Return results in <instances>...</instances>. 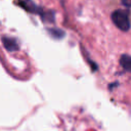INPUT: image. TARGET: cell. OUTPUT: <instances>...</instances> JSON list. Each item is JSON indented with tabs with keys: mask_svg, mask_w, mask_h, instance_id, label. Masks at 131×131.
Segmentation results:
<instances>
[{
	"mask_svg": "<svg viewBox=\"0 0 131 131\" xmlns=\"http://www.w3.org/2000/svg\"><path fill=\"white\" fill-rule=\"evenodd\" d=\"M112 20L116 25L117 28H119L121 31H128L130 29V19H129V12L125 9H117L115 10L112 15Z\"/></svg>",
	"mask_w": 131,
	"mask_h": 131,
	"instance_id": "cell-1",
	"label": "cell"
},
{
	"mask_svg": "<svg viewBox=\"0 0 131 131\" xmlns=\"http://www.w3.org/2000/svg\"><path fill=\"white\" fill-rule=\"evenodd\" d=\"M2 42H3V45L4 47L9 50V51H12V50H17L18 49V45H17V42L15 41V39L13 38H10V37H3L2 38Z\"/></svg>",
	"mask_w": 131,
	"mask_h": 131,
	"instance_id": "cell-3",
	"label": "cell"
},
{
	"mask_svg": "<svg viewBox=\"0 0 131 131\" xmlns=\"http://www.w3.org/2000/svg\"><path fill=\"white\" fill-rule=\"evenodd\" d=\"M120 63L121 66L127 70L128 72H131V56L130 55H122V57L120 58Z\"/></svg>",
	"mask_w": 131,
	"mask_h": 131,
	"instance_id": "cell-4",
	"label": "cell"
},
{
	"mask_svg": "<svg viewBox=\"0 0 131 131\" xmlns=\"http://www.w3.org/2000/svg\"><path fill=\"white\" fill-rule=\"evenodd\" d=\"M19 6H21L24 9L32 13H40V14L42 13V9L37 4H35L32 0H21L19 1Z\"/></svg>",
	"mask_w": 131,
	"mask_h": 131,
	"instance_id": "cell-2",
	"label": "cell"
},
{
	"mask_svg": "<svg viewBox=\"0 0 131 131\" xmlns=\"http://www.w3.org/2000/svg\"><path fill=\"white\" fill-rule=\"evenodd\" d=\"M122 4L124 6H126L127 8H130L131 7V0H121Z\"/></svg>",
	"mask_w": 131,
	"mask_h": 131,
	"instance_id": "cell-7",
	"label": "cell"
},
{
	"mask_svg": "<svg viewBox=\"0 0 131 131\" xmlns=\"http://www.w3.org/2000/svg\"><path fill=\"white\" fill-rule=\"evenodd\" d=\"M48 31H49V33H50L53 37H56V38H62L61 36L64 35V33H63L61 30H59V29H49Z\"/></svg>",
	"mask_w": 131,
	"mask_h": 131,
	"instance_id": "cell-6",
	"label": "cell"
},
{
	"mask_svg": "<svg viewBox=\"0 0 131 131\" xmlns=\"http://www.w3.org/2000/svg\"><path fill=\"white\" fill-rule=\"evenodd\" d=\"M41 15H42V18L44 19V21L46 20V21H53L54 20V11H47V12H45V11H42V13H41Z\"/></svg>",
	"mask_w": 131,
	"mask_h": 131,
	"instance_id": "cell-5",
	"label": "cell"
}]
</instances>
